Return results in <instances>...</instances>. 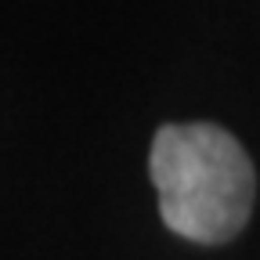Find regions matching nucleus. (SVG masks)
Here are the masks:
<instances>
[{
	"label": "nucleus",
	"instance_id": "f257e3e1",
	"mask_svg": "<svg viewBox=\"0 0 260 260\" xmlns=\"http://www.w3.org/2000/svg\"><path fill=\"white\" fill-rule=\"evenodd\" d=\"M159 213L181 239L220 246L235 239L253 210V162L246 148L213 123L159 126L148 155Z\"/></svg>",
	"mask_w": 260,
	"mask_h": 260
}]
</instances>
